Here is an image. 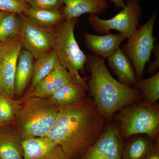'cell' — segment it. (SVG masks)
Masks as SVG:
<instances>
[{
    "instance_id": "obj_21",
    "label": "cell",
    "mask_w": 159,
    "mask_h": 159,
    "mask_svg": "<svg viewBox=\"0 0 159 159\" xmlns=\"http://www.w3.org/2000/svg\"><path fill=\"white\" fill-rule=\"evenodd\" d=\"M134 86L142 93L143 102L148 105L155 104L159 99V72L149 78L137 80Z\"/></svg>"
},
{
    "instance_id": "obj_32",
    "label": "cell",
    "mask_w": 159,
    "mask_h": 159,
    "mask_svg": "<svg viewBox=\"0 0 159 159\" xmlns=\"http://www.w3.org/2000/svg\"><path fill=\"white\" fill-rule=\"evenodd\" d=\"M3 125H4V123H3V122H2V120L0 119V127H1V126H2Z\"/></svg>"
},
{
    "instance_id": "obj_3",
    "label": "cell",
    "mask_w": 159,
    "mask_h": 159,
    "mask_svg": "<svg viewBox=\"0 0 159 159\" xmlns=\"http://www.w3.org/2000/svg\"><path fill=\"white\" fill-rule=\"evenodd\" d=\"M58 109L48 98L25 97L15 119L21 139L46 137L55 123Z\"/></svg>"
},
{
    "instance_id": "obj_1",
    "label": "cell",
    "mask_w": 159,
    "mask_h": 159,
    "mask_svg": "<svg viewBox=\"0 0 159 159\" xmlns=\"http://www.w3.org/2000/svg\"><path fill=\"white\" fill-rule=\"evenodd\" d=\"M106 118L90 97L59 107L52 129L46 137L60 145L70 159L79 158L103 132Z\"/></svg>"
},
{
    "instance_id": "obj_6",
    "label": "cell",
    "mask_w": 159,
    "mask_h": 159,
    "mask_svg": "<svg viewBox=\"0 0 159 159\" xmlns=\"http://www.w3.org/2000/svg\"><path fill=\"white\" fill-rule=\"evenodd\" d=\"M157 14L154 13L146 22L137 29L136 32L122 48L130 60L137 79L143 78L145 66L149 62L157 38L153 35L154 27Z\"/></svg>"
},
{
    "instance_id": "obj_30",
    "label": "cell",
    "mask_w": 159,
    "mask_h": 159,
    "mask_svg": "<svg viewBox=\"0 0 159 159\" xmlns=\"http://www.w3.org/2000/svg\"><path fill=\"white\" fill-rule=\"evenodd\" d=\"M9 44L7 45H0V65L8 49Z\"/></svg>"
},
{
    "instance_id": "obj_31",
    "label": "cell",
    "mask_w": 159,
    "mask_h": 159,
    "mask_svg": "<svg viewBox=\"0 0 159 159\" xmlns=\"http://www.w3.org/2000/svg\"><path fill=\"white\" fill-rule=\"evenodd\" d=\"M9 13L8 12H5V11H0V23H1L5 16Z\"/></svg>"
},
{
    "instance_id": "obj_11",
    "label": "cell",
    "mask_w": 159,
    "mask_h": 159,
    "mask_svg": "<svg viewBox=\"0 0 159 159\" xmlns=\"http://www.w3.org/2000/svg\"><path fill=\"white\" fill-rule=\"evenodd\" d=\"M24 159H70L59 145L46 137L22 140Z\"/></svg>"
},
{
    "instance_id": "obj_24",
    "label": "cell",
    "mask_w": 159,
    "mask_h": 159,
    "mask_svg": "<svg viewBox=\"0 0 159 159\" xmlns=\"http://www.w3.org/2000/svg\"><path fill=\"white\" fill-rule=\"evenodd\" d=\"M19 106V102L7 99L0 93V119L4 125L15 120Z\"/></svg>"
},
{
    "instance_id": "obj_18",
    "label": "cell",
    "mask_w": 159,
    "mask_h": 159,
    "mask_svg": "<svg viewBox=\"0 0 159 159\" xmlns=\"http://www.w3.org/2000/svg\"><path fill=\"white\" fill-rule=\"evenodd\" d=\"M87 92L88 89L73 81L64 85L48 98L52 104L61 107L82 100L86 97Z\"/></svg>"
},
{
    "instance_id": "obj_28",
    "label": "cell",
    "mask_w": 159,
    "mask_h": 159,
    "mask_svg": "<svg viewBox=\"0 0 159 159\" xmlns=\"http://www.w3.org/2000/svg\"><path fill=\"white\" fill-rule=\"evenodd\" d=\"M143 159H159V139H157L156 144H154L153 147L149 152Z\"/></svg>"
},
{
    "instance_id": "obj_19",
    "label": "cell",
    "mask_w": 159,
    "mask_h": 159,
    "mask_svg": "<svg viewBox=\"0 0 159 159\" xmlns=\"http://www.w3.org/2000/svg\"><path fill=\"white\" fill-rule=\"evenodd\" d=\"M63 9H39L29 7L23 14L41 27L54 28L65 20Z\"/></svg>"
},
{
    "instance_id": "obj_20",
    "label": "cell",
    "mask_w": 159,
    "mask_h": 159,
    "mask_svg": "<svg viewBox=\"0 0 159 159\" xmlns=\"http://www.w3.org/2000/svg\"><path fill=\"white\" fill-rule=\"evenodd\" d=\"M36 60L34 64L29 93L33 91L39 84L48 76L59 63L57 54L54 50Z\"/></svg>"
},
{
    "instance_id": "obj_8",
    "label": "cell",
    "mask_w": 159,
    "mask_h": 159,
    "mask_svg": "<svg viewBox=\"0 0 159 159\" xmlns=\"http://www.w3.org/2000/svg\"><path fill=\"white\" fill-rule=\"evenodd\" d=\"M21 23L20 35L22 47L37 59L54 50V28L41 27L23 14H19Z\"/></svg>"
},
{
    "instance_id": "obj_29",
    "label": "cell",
    "mask_w": 159,
    "mask_h": 159,
    "mask_svg": "<svg viewBox=\"0 0 159 159\" xmlns=\"http://www.w3.org/2000/svg\"><path fill=\"white\" fill-rule=\"evenodd\" d=\"M113 3L114 6L117 9H122L125 5L126 0H109Z\"/></svg>"
},
{
    "instance_id": "obj_25",
    "label": "cell",
    "mask_w": 159,
    "mask_h": 159,
    "mask_svg": "<svg viewBox=\"0 0 159 159\" xmlns=\"http://www.w3.org/2000/svg\"><path fill=\"white\" fill-rule=\"evenodd\" d=\"M29 7L25 0H0V11L23 14Z\"/></svg>"
},
{
    "instance_id": "obj_12",
    "label": "cell",
    "mask_w": 159,
    "mask_h": 159,
    "mask_svg": "<svg viewBox=\"0 0 159 159\" xmlns=\"http://www.w3.org/2000/svg\"><path fill=\"white\" fill-rule=\"evenodd\" d=\"M86 47L93 55L107 59L120 48L126 37L121 33L97 35L86 32L84 34Z\"/></svg>"
},
{
    "instance_id": "obj_15",
    "label": "cell",
    "mask_w": 159,
    "mask_h": 159,
    "mask_svg": "<svg viewBox=\"0 0 159 159\" xmlns=\"http://www.w3.org/2000/svg\"><path fill=\"white\" fill-rule=\"evenodd\" d=\"M107 61L110 68L118 77L119 82L128 86H134L138 80L134 69L121 48H119L107 58Z\"/></svg>"
},
{
    "instance_id": "obj_16",
    "label": "cell",
    "mask_w": 159,
    "mask_h": 159,
    "mask_svg": "<svg viewBox=\"0 0 159 159\" xmlns=\"http://www.w3.org/2000/svg\"><path fill=\"white\" fill-rule=\"evenodd\" d=\"M34 57L29 51L22 50L20 52L16 72L15 82V97L21 96L31 81L34 67Z\"/></svg>"
},
{
    "instance_id": "obj_13",
    "label": "cell",
    "mask_w": 159,
    "mask_h": 159,
    "mask_svg": "<svg viewBox=\"0 0 159 159\" xmlns=\"http://www.w3.org/2000/svg\"><path fill=\"white\" fill-rule=\"evenodd\" d=\"M73 81H74V78L70 72L59 63L26 97L48 98L64 85Z\"/></svg>"
},
{
    "instance_id": "obj_2",
    "label": "cell",
    "mask_w": 159,
    "mask_h": 159,
    "mask_svg": "<svg viewBox=\"0 0 159 159\" xmlns=\"http://www.w3.org/2000/svg\"><path fill=\"white\" fill-rule=\"evenodd\" d=\"M86 65L91 73L89 92L107 121L125 107L142 99L139 90L122 84L111 75L104 59L91 54Z\"/></svg>"
},
{
    "instance_id": "obj_26",
    "label": "cell",
    "mask_w": 159,
    "mask_h": 159,
    "mask_svg": "<svg viewBox=\"0 0 159 159\" xmlns=\"http://www.w3.org/2000/svg\"><path fill=\"white\" fill-rule=\"evenodd\" d=\"M31 8L39 9H63L62 0H25Z\"/></svg>"
},
{
    "instance_id": "obj_9",
    "label": "cell",
    "mask_w": 159,
    "mask_h": 159,
    "mask_svg": "<svg viewBox=\"0 0 159 159\" xmlns=\"http://www.w3.org/2000/svg\"><path fill=\"white\" fill-rule=\"evenodd\" d=\"M122 136L114 124L106 126L100 137L79 159H121Z\"/></svg>"
},
{
    "instance_id": "obj_4",
    "label": "cell",
    "mask_w": 159,
    "mask_h": 159,
    "mask_svg": "<svg viewBox=\"0 0 159 159\" xmlns=\"http://www.w3.org/2000/svg\"><path fill=\"white\" fill-rule=\"evenodd\" d=\"M78 18L65 20L55 26L54 50L60 64L71 74L74 81L89 90L86 81L89 77L82 78L80 73L84 72L88 56L80 48L75 34V26Z\"/></svg>"
},
{
    "instance_id": "obj_10",
    "label": "cell",
    "mask_w": 159,
    "mask_h": 159,
    "mask_svg": "<svg viewBox=\"0 0 159 159\" xmlns=\"http://www.w3.org/2000/svg\"><path fill=\"white\" fill-rule=\"evenodd\" d=\"M20 34L9 43L0 65V93L9 100H15V82L18 59L22 48Z\"/></svg>"
},
{
    "instance_id": "obj_22",
    "label": "cell",
    "mask_w": 159,
    "mask_h": 159,
    "mask_svg": "<svg viewBox=\"0 0 159 159\" xmlns=\"http://www.w3.org/2000/svg\"><path fill=\"white\" fill-rule=\"evenodd\" d=\"M21 27L19 14H7L0 23V45H7L11 42L20 34Z\"/></svg>"
},
{
    "instance_id": "obj_14",
    "label": "cell",
    "mask_w": 159,
    "mask_h": 159,
    "mask_svg": "<svg viewBox=\"0 0 159 159\" xmlns=\"http://www.w3.org/2000/svg\"><path fill=\"white\" fill-rule=\"evenodd\" d=\"M65 20L78 18L89 13L98 16L103 14L109 8L107 0H62Z\"/></svg>"
},
{
    "instance_id": "obj_17",
    "label": "cell",
    "mask_w": 159,
    "mask_h": 159,
    "mask_svg": "<svg viewBox=\"0 0 159 159\" xmlns=\"http://www.w3.org/2000/svg\"><path fill=\"white\" fill-rule=\"evenodd\" d=\"M22 141L16 129L0 130V159H24Z\"/></svg>"
},
{
    "instance_id": "obj_7",
    "label": "cell",
    "mask_w": 159,
    "mask_h": 159,
    "mask_svg": "<svg viewBox=\"0 0 159 159\" xmlns=\"http://www.w3.org/2000/svg\"><path fill=\"white\" fill-rule=\"evenodd\" d=\"M121 9L109 19H102L95 15L90 14V25L98 34H107L111 30H116L129 39L136 32L142 16L140 0H126L125 6Z\"/></svg>"
},
{
    "instance_id": "obj_5",
    "label": "cell",
    "mask_w": 159,
    "mask_h": 159,
    "mask_svg": "<svg viewBox=\"0 0 159 159\" xmlns=\"http://www.w3.org/2000/svg\"><path fill=\"white\" fill-rule=\"evenodd\" d=\"M112 119L120 123L122 137L145 134L150 139L158 138L159 107L157 103L148 105L143 101L131 103L120 110Z\"/></svg>"
},
{
    "instance_id": "obj_23",
    "label": "cell",
    "mask_w": 159,
    "mask_h": 159,
    "mask_svg": "<svg viewBox=\"0 0 159 159\" xmlns=\"http://www.w3.org/2000/svg\"><path fill=\"white\" fill-rule=\"evenodd\" d=\"M153 145L149 139L143 137L134 139L123 148L121 159H143Z\"/></svg>"
},
{
    "instance_id": "obj_27",
    "label": "cell",
    "mask_w": 159,
    "mask_h": 159,
    "mask_svg": "<svg viewBox=\"0 0 159 159\" xmlns=\"http://www.w3.org/2000/svg\"><path fill=\"white\" fill-rule=\"evenodd\" d=\"M155 55V60L149 63L148 68V71L149 73L153 74L157 73L159 67V43L155 45L153 50Z\"/></svg>"
}]
</instances>
